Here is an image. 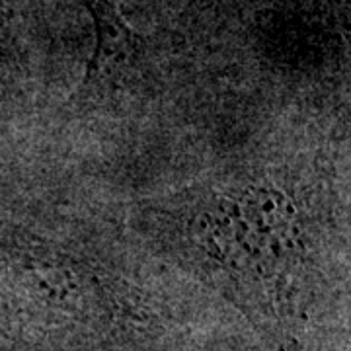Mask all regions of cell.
Here are the masks:
<instances>
[{
	"mask_svg": "<svg viewBox=\"0 0 351 351\" xmlns=\"http://www.w3.org/2000/svg\"><path fill=\"white\" fill-rule=\"evenodd\" d=\"M92 12L98 25V49H96V61H100L101 55L106 53L110 59L112 55H117L127 45V27L117 18V12L108 0H92Z\"/></svg>",
	"mask_w": 351,
	"mask_h": 351,
	"instance_id": "obj_2",
	"label": "cell"
},
{
	"mask_svg": "<svg viewBox=\"0 0 351 351\" xmlns=\"http://www.w3.org/2000/svg\"><path fill=\"white\" fill-rule=\"evenodd\" d=\"M205 221L217 256L244 265L281 260L291 248L295 232V209L274 188L228 193L205 213Z\"/></svg>",
	"mask_w": 351,
	"mask_h": 351,
	"instance_id": "obj_1",
	"label": "cell"
}]
</instances>
